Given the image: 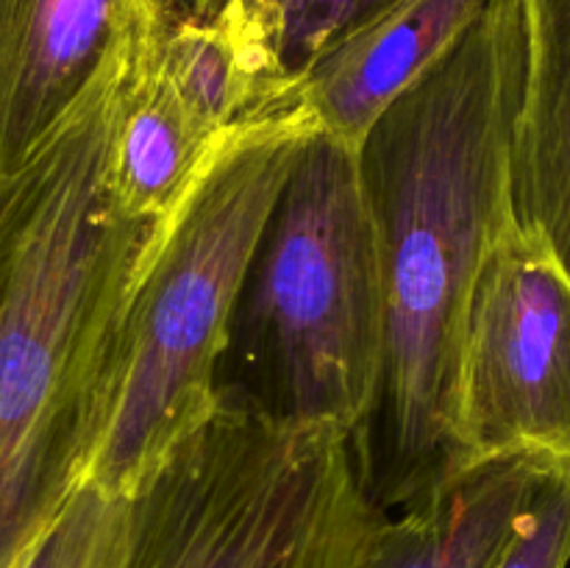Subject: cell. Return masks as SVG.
<instances>
[{
	"label": "cell",
	"mask_w": 570,
	"mask_h": 568,
	"mask_svg": "<svg viewBox=\"0 0 570 568\" xmlns=\"http://www.w3.org/2000/svg\"><path fill=\"white\" fill-rule=\"evenodd\" d=\"M399 0H156L161 11L215 31L248 84L254 123L298 111V87L345 37Z\"/></svg>",
	"instance_id": "cell-10"
},
{
	"label": "cell",
	"mask_w": 570,
	"mask_h": 568,
	"mask_svg": "<svg viewBox=\"0 0 570 568\" xmlns=\"http://www.w3.org/2000/svg\"><path fill=\"white\" fill-rule=\"evenodd\" d=\"M131 496L83 482L17 568H126Z\"/></svg>",
	"instance_id": "cell-13"
},
{
	"label": "cell",
	"mask_w": 570,
	"mask_h": 568,
	"mask_svg": "<svg viewBox=\"0 0 570 568\" xmlns=\"http://www.w3.org/2000/svg\"><path fill=\"white\" fill-rule=\"evenodd\" d=\"M468 460L540 454L570 466V276L518 221L488 254L460 365Z\"/></svg>",
	"instance_id": "cell-6"
},
{
	"label": "cell",
	"mask_w": 570,
	"mask_h": 568,
	"mask_svg": "<svg viewBox=\"0 0 570 568\" xmlns=\"http://www.w3.org/2000/svg\"><path fill=\"white\" fill-rule=\"evenodd\" d=\"M128 61L0 189V568L87 482L115 412L128 298L159 226L111 182Z\"/></svg>",
	"instance_id": "cell-2"
},
{
	"label": "cell",
	"mask_w": 570,
	"mask_h": 568,
	"mask_svg": "<svg viewBox=\"0 0 570 568\" xmlns=\"http://www.w3.org/2000/svg\"><path fill=\"white\" fill-rule=\"evenodd\" d=\"M490 568H570V466L554 462Z\"/></svg>",
	"instance_id": "cell-14"
},
{
	"label": "cell",
	"mask_w": 570,
	"mask_h": 568,
	"mask_svg": "<svg viewBox=\"0 0 570 568\" xmlns=\"http://www.w3.org/2000/svg\"><path fill=\"white\" fill-rule=\"evenodd\" d=\"M223 137L226 134L209 131L156 70L145 33L117 89L111 182L120 204L139 221L161 223L187 195Z\"/></svg>",
	"instance_id": "cell-12"
},
{
	"label": "cell",
	"mask_w": 570,
	"mask_h": 568,
	"mask_svg": "<svg viewBox=\"0 0 570 568\" xmlns=\"http://www.w3.org/2000/svg\"><path fill=\"white\" fill-rule=\"evenodd\" d=\"M527 76L512 148L518 226L570 276V0H521Z\"/></svg>",
	"instance_id": "cell-11"
},
{
	"label": "cell",
	"mask_w": 570,
	"mask_h": 568,
	"mask_svg": "<svg viewBox=\"0 0 570 568\" xmlns=\"http://www.w3.org/2000/svg\"><path fill=\"white\" fill-rule=\"evenodd\" d=\"M382 518L351 434L217 407L131 493L126 568H356Z\"/></svg>",
	"instance_id": "cell-5"
},
{
	"label": "cell",
	"mask_w": 570,
	"mask_h": 568,
	"mask_svg": "<svg viewBox=\"0 0 570 568\" xmlns=\"http://www.w3.org/2000/svg\"><path fill=\"white\" fill-rule=\"evenodd\" d=\"M523 76V3L488 0L356 148L382 256L384 365L354 445L384 516L423 505L471 466L460 438L462 343L479 273L515 223Z\"/></svg>",
	"instance_id": "cell-1"
},
{
	"label": "cell",
	"mask_w": 570,
	"mask_h": 568,
	"mask_svg": "<svg viewBox=\"0 0 570 568\" xmlns=\"http://www.w3.org/2000/svg\"><path fill=\"white\" fill-rule=\"evenodd\" d=\"M312 131L295 115L226 134L156 226L128 298L115 412L87 482L131 496L217 412L243 278Z\"/></svg>",
	"instance_id": "cell-4"
},
{
	"label": "cell",
	"mask_w": 570,
	"mask_h": 568,
	"mask_svg": "<svg viewBox=\"0 0 570 568\" xmlns=\"http://www.w3.org/2000/svg\"><path fill=\"white\" fill-rule=\"evenodd\" d=\"M488 0H399L334 45L298 87V111L360 148L373 123L426 76Z\"/></svg>",
	"instance_id": "cell-8"
},
{
	"label": "cell",
	"mask_w": 570,
	"mask_h": 568,
	"mask_svg": "<svg viewBox=\"0 0 570 568\" xmlns=\"http://www.w3.org/2000/svg\"><path fill=\"white\" fill-rule=\"evenodd\" d=\"M156 0H0V189L134 56Z\"/></svg>",
	"instance_id": "cell-7"
},
{
	"label": "cell",
	"mask_w": 570,
	"mask_h": 568,
	"mask_svg": "<svg viewBox=\"0 0 570 568\" xmlns=\"http://www.w3.org/2000/svg\"><path fill=\"white\" fill-rule=\"evenodd\" d=\"M557 460H473L432 499L384 516L356 568H490Z\"/></svg>",
	"instance_id": "cell-9"
},
{
	"label": "cell",
	"mask_w": 570,
	"mask_h": 568,
	"mask_svg": "<svg viewBox=\"0 0 570 568\" xmlns=\"http://www.w3.org/2000/svg\"><path fill=\"white\" fill-rule=\"evenodd\" d=\"M382 365V256L360 150L315 128L243 278L217 379L220 407L356 438Z\"/></svg>",
	"instance_id": "cell-3"
}]
</instances>
